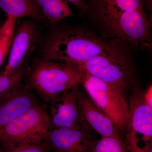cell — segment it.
<instances>
[{
	"mask_svg": "<svg viewBox=\"0 0 152 152\" xmlns=\"http://www.w3.org/2000/svg\"><path fill=\"white\" fill-rule=\"evenodd\" d=\"M117 44L86 30H61L47 41L43 58L82 68L95 57L121 53Z\"/></svg>",
	"mask_w": 152,
	"mask_h": 152,
	"instance_id": "6da1fadb",
	"label": "cell"
},
{
	"mask_svg": "<svg viewBox=\"0 0 152 152\" xmlns=\"http://www.w3.org/2000/svg\"><path fill=\"white\" fill-rule=\"evenodd\" d=\"M27 88L35 90L46 102L79 84L85 71L82 68L42 58L29 70Z\"/></svg>",
	"mask_w": 152,
	"mask_h": 152,
	"instance_id": "7a4b0ae2",
	"label": "cell"
},
{
	"mask_svg": "<svg viewBox=\"0 0 152 152\" xmlns=\"http://www.w3.org/2000/svg\"><path fill=\"white\" fill-rule=\"evenodd\" d=\"M108 35L134 48L151 49V23L144 8L99 20Z\"/></svg>",
	"mask_w": 152,
	"mask_h": 152,
	"instance_id": "3957f363",
	"label": "cell"
},
{
	"mask_svg": "<svg viewBox=\"0 0 152 152\" xmlns=\"http://www.w3.org/2000/svg\"><path fill=\"white\" fill-rule=\"evenodd\" d=\"M87 94L113 123L118 132L126 128L129 104L125 94L110 85L84 72L79 82Z\"/></svg>",
	"mask_w": 152,
	"mask_h": 152,
	"instance_id": "277c9868",
	"label": "cell"
},
{
	"mask_svg": "<svg viewBox=\"0 0 152 152\" xmlns=\"http://www.w3.org/2000/svg\"><path fill=\"white\" fill-rule=\"evenodd\" d=\"M50 127L48 113L37 104L0 129V143L42 145Z\"/></svg>",
	"mask_w": 152,
	"mask_h": 152,
	"instance_id": "5b68a950",
	"label": "cell"
},
{
	"mask_svg": "<svg viewBox=\"0 0 152 152\" xmlns=\"http://www.w3.org/2000/svg\"><path fill=\"white\" fill-rule=\"evenodd\" d=\"M129 108L124 142L128 152H148L152 146V109L137 87L131 94Z\"/></svg>",
	"mask_w": 152,
	"mask_h": 152,
	"instance_id": "8992f818",
	"label": "cell"
},
{
	"mask_svg": "<svg viewBox=\"0 0 152 152\" xmlns=\"http://www.w3.org/2000/svg\"><path fill=\"white\" fill-rule=\"evenodd\" d=\"M82 68L86 72L125 94L135 84L134 71L121 52L95 57L85 63Z\"/></svg>",
	"mask_w": 152,
	"mask_h": 152,
	"instance_id": "52a82bcc",
	"label": "cell"
},
{
	"mask_svg": "<svg viewBox=\"0 0 152 152\" xmlns=\"http://www.w3.org/2000/svg\"><path fill=\"white\" fill-rule=\"evenodd\" d=\"M89 131L83 127L51 126L42 143L47 152H89L93 143Z\"/></svg>",
	"mask_w": 152,
	"mask_h": 152,
	"instance_id": "ba28073f",
	"label": "cell"
},
{
	"mask_svg": "<svg viewBox=\"0 0 152 152\" xmlns=\"http://www.w3.org/2000/svg\"><path fill=\"white\" fill-rule=\"evenodd\" d=\"M37 38L36 27L30 22L21 23L15 28L4 73H14L27 64L26 61L35 48Z\"/></svg>",
	"mask_w": 152,
	"mask_h": 152,
	"instance_id": "9c48e42d",
	"label": "cell"
},
{
	"mask_svg": "<svg viewBox=\"0 0 152 152\" xmlns=\"http://www.w3.org/2000/svg\"><path fill=\"white\" fill-rule=\"evenodd\" d=\"M80 85L60 93L50 102L51 126L79 128L81 126L78 106V91Z\"/></svg>",
	"mask_w": 152,
	"mask_h": 152,
	"instance_id": "30bf717a",
	"label": "cell"
},
{
	"mask_svg": "<svg viewBox=\"0 0 152 152\" xmlns=\"http://www.w3.org/2000/svg\"><path fill=\"white\" fill-rule=\"evenodd\" d=\"M78 106L81 125L88 131L97 133L102 137H121L111 120L99 108L88 95L82 94L79 88Z\"/></svg>",
	"mask_w": 152,
	"mask_h": 152,
	"instance_id": "8fae6325",
	"label": "cell"
},
{
	"mask_svg": "<svg viewBox=\"0 0 152 152\" xmlns=\"http://www.w3.org/2000/svg\"><path fill=\"white\" fill-rule=\"evenodd\" d=\"M37 104L28 88L19 87L0 97V129Z\"/></svg>",
	"mask_w": 152,
	"mask_h": 152,
	"instance_id": "7c38bea8",
	"label": "cell"
},
{
	"mask_svg": "<svg viewBox=\"0 0 152 152\" xmlns=\"http://www.w3.org/2000/svg\"><path fill=\"white\" fill-rule=\"evenodd\" d=\"M141 8H143L141 0H91L88 10H91L99 20Z\"/></svg>",
	"mask_w": 152,
	"mask_h": 152,
	"instance_id": "4fadbf2b",
	"label": "cell"
},
{
	"mask_svg": "<svg viewBox=\"0 0 152 152\" xmlns=\"http://www.w3.org/2000/svg\"><path fill=\"white\" fill-rule=\"evenodd\" d=\"M0 10L16 20L28 18L40 22L45 20L35 0H0Z\"/></svg>",
	"mask_w": 152,
	"mask_h": 152,
	"instance_id": "5bb4252c",
	"label": "cell"
},
{
	"mask_svg": "<svg viewBox=\"0 0 152 152\" xmlns=\"http://www.w3.org/2000/svg\"><path fill=\"white\" fill-rule=\"evenodd\" d=\"M46 20L56 24L73 15L65 0H35Z\"/></svg>",
	"mask_w": 152,
	"mask_h": 152,
	"instance_id": "9a60e30c",
	"label": "cell"
},
{
	"mask_svg": "<svg viewBox=\"0 0 152 152\" xmlns=\"http://www.w3.org/2000/svg\"><path fill=\"white\" fill-rule=\"evenodd\" d=\"M16 20L12 17H7L0 28V67L9 54Z\"/></svg>",
	"mask_w": 152,
	"mask_h": 152,
	"instance_id": "2e32d148",
	"label": "cell"
},
{
	"mask_svg": "<svg viewBox=\"0 0 152 152\" xmlns=\"http://www.w3.org/2000/svg\"><path fill=\"white\" fill-rule=\"evenodd\" d=\"M27 64L10 75L0 72V97L12 90L20 86L25 76L29 71Z\"/></svg>",
	"mask_w": 152,
	"mask_h": 152,
	"instance_id": "e0dca14e",
	"label": "cell"
},
{
	"mask_svg": "<svg viewBox=\"0 0 152 152\" xmlns=\"http://www.w3.org/2000/svg\"><path fill=\"white\" fill-rule=\"evenodd\" d=\"M89 152H128L127 148L121 137H102L93 144Z\"/></svg>",
	"mask_w": 152,
	"mask_h": 152,
	"instance_id": "ac0fdd59",
	"label": "cell"
},
{
	"mask_svg": "<svg viewBox=\"0 0 152 152\" xmlns=\"http://www.w3.org/2000/svg\"><path fill=\"white\" fill-rule=\"evenodd\" d=\"M3 152H48L42 145L7 143L2 144Z\"/></svg>",
	"mask_w": 152,
	"mask_h": 152,
	"instance_id": "d6986e66",
	"label": "cell"
},
{
	"mask_svg": "<svg viewBox=\"0 0 152 152\" xmlns=\"http://www.w3.org/2000/svg\"><path fill=\"white\" fill-rule=\"evenodd\" d=\"M68 3L73 5L76 8L78 9L82 12L88 10V5L87 0H65Z\"/></svg>",
	"mask_w": 152,
	"mask_h": 152,
	"instance_id": "ffe728a7",
	"label": "cell"
},
{
	"mask_svg": "<svg viewBox=\"0 0 152 152\" xmlns=\"http://www.w3.org/2000/svg\"><path fill=\"white\" fill-rule=\"evenodd\" d=\"M144 100L146 103L152 109V86L151 84L147 87L145 91H143Z\"/></svg>",
	"mask_w": 152,
	"mask_h": 152,
	"instance_id": "44dd1931",
	"label": "cell"
},
{
	"mask_svg": "<svg viewBox=\"0 0 152 152\" xmlns=\"http://www.w3.org/2000/svg\"><path fill=\"white\" fill-rule=\"evenodd\" d=\"M144 9H146L149 13L150 16L152 18V0H141Z\"/></svg>",
	"mask_w": 152,
	"mask_h": 152,
	"instance_id": "7402d4cb",
	"label": "cell"
},
{
	"mask_svg": "<svg viewBox=\"0 0 152 152\" xmlns=\"http://www.w3.org/2000/svg\"><path fill=\"white\" fill-rule=\"evenodd\" d=\"M48 152H61L56 151H48Z\"/></svg>",
	"mask_w": 152,
	"mask_h": 152,
	"instance_id": "603a6c76",
	"label": "cell"
},
{
	"mask_svg": "<svg viewBox=\"0 0 152 152\" xmlns=\"http://www.w3.org/2000/svg\"><path fill=\"white\" fill-rule=\"evenodd\" d=\"M148 152H152V148L151 149H150Z\"/></svg>",
	"mask_w": 152,
	"mask_h": 152,
	"instance_id": "cb8c5ba5",
	"label": "cell"
},
{
	"mask_svg": "<svg viewBox=\"0 0 152 152\" xmlns=\"http://www.w3.org/2000/svg\"><path fill=\"white\" fill-rule=\"evenodd\" d=\"M0 152H3V150L1 148H0Z\"/></svg>",
	"mask_w": 152,
	"mask_h": 152,
	"instance_id": "d4e9b609",
	"label": "cell"
},
{
	"mask_svg": "<svg viewBox=\"0 0 152 152\" xmlns=\"http://www.w3.org/2000/svg\"><path fill=\"white\" fill-rule=\"evenodd\" d=\"M2 24H0V28H1V27Z\"/></svg>",
	"mask_w": 152,
	"mask_h": 152,
	"instance_id": "484cf974",
	"label": "cell"
}]
</instances>
